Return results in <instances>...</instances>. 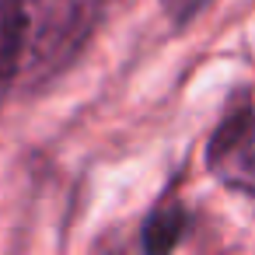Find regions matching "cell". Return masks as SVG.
<instances>
[{"label": "cell", "mask_w": 255, "mask_h": 255, "mask_svg": "<svg viewBox=\"0 0 255 255\" xmlns=\"http://www.w3.org/2000/svg\"><path fill=\"white\" fill-rule=\"evenodd\" d=\"M25 11L28 39L21 74L28 84H46L84 53L102 14V0H25Z\"/></svg>", "instance_id": "6da1fadb"}, {"label": "cell", "mask_w": 255, "mask_h": 255, "mask_svg": "<svg viewBox=\"0 0 255 255\" xmlns=\"http://www.w3.org/2000/svg\"><path fill=\"white\" fill-rule=\"evenodd\" d=\"M206 4L210 0H161V11L168 14V21L171 25H189L192 18H199L203 11H206Z\"/></svg>", "instance_id": "5b68a950"}, {"label": "cell", "mask_w": 255, "mask_h": 255, "mask_svg": "<svg viewBox=\"0 0 255 255\" xmlns=\"http://www.w3.org/2000/svg\"><path fill=\"white\" fill-rule=\"evenodd\" d=\"M25 39H28L25 0H0V102L25 67Z\"/></svg>", "instance_id": "3957f363"}, {"label": "cell", "mask_w": 255, "mask_h": 255, "mask_svg": "<svg viewBox=\"0 0 255 255\" xmlns=\"http://www.w3.org/2000/svg\"><path fill=\"white\" fill-rule=\"evenodd\" d=\"M182 231H185V210L175 203V196H168L143 220V248L147 252H171L178 245Z\"/></svg>", "instance_id": "277c9868"}, {"label": "cell", "mask_w": 255, "mask_h": 255, "mask_svg": "<svg viewBox=\"0 0 255 255\" xmlns=\"http://www.w3.org/2000/svg\"><path fill=\"white\" fill-rule=\"evenodd\" d=\"M206 164L217 182L255 199V105L248 95L231 98L206 143Z\"/></svg>", "instance_id": "7a4b0ae2"}]
</instances>
